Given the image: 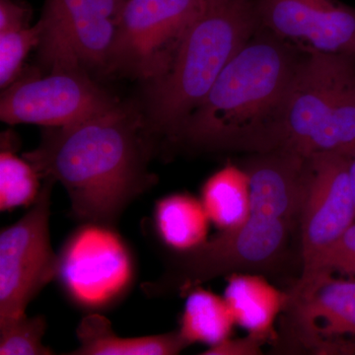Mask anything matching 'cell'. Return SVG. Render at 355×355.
<instances>
[{
	"label": "cell",
	"mask_w": 355,
	"mask_h": 355,
	"mask_svg": "<svg viewBox=\"0 0 355 355\" xmlns=\"http://www.w3.org/2000/svg\"><path fill=\"white\" fill-rule=\"evenodd\" d=\"M224 0H209V6H214V4L220 3Z\"/></svg>",
	"instance_id": "cell-25"
},
{
	"label": "cell",
	"mask_w": 355,
	"mask_h": 355,
	"mask_svg": "<svg viewBox=\"0 0 355 355\" xmlns=\"http://www.w3.org/2000/svg\"><path fill=\"white\" fill-rule=\"evenodd\" d=\"M154 221L161 240L181 253L207 241L209 217L202 202L190 195L175 193L159 200Z\"/></svg>",
	"instance_id": "cell-15"
},
{
	"label": "cell",
	"mask_w": 355,
	"mask_h": 355,
	"mask_svg": "<svg viewBox=\"0 0 355 355\" xmlns=\"http://www.w3.org/2000/svg\"><path fill=\"white\" fill-rule=\"evenodd\" d=\"M284 311L307 349L340 352L343 336H355V280L336 279L327 272L301 275Z\"/></svg>",
	"instance_id": "cell-11"
},
{
	"label": "cell",
	"mask_w": 355,
	"mask_h": 355,
	"mask_svg": "<svg viewBox=\"0 0 355 355\" xmlns=\"http://www.w3.org/2000/svg\"><path fill=\"white\" fill-rule=\"evenodd\" d=\"M224 299L235 323L268 342L277 338L275 320L286 307L287 294L261 275L234 272L229 277Z\"/></svg>",
	"instance_id": "cell-13"
},
{
	"label": "cell",
	"mask_w": 355,
	"mask_h": 355,
	"mask_svg": "<svg viewBox=\"0 0 355 355\" xmlns=\"http://www.w3.org/2000/svg\"><path fill=\"white\" fill-rule=\"evenodd\" d=\"M149 154L139 121L118 106L74 125L50 128L23 157L40 176L64 187L76 218L110 227L154 184L147 171Z\"/></svg>",
	"instance_id": "cell-1"
},
{
	"label": "cell",
	"mask_w": 355,
	"mask_h": 355,
	"mask_svg": "<svg viewBox=\"0 0 355 355\" xmlns=\"http://www.w3.org/2000/svg\"><path fill=\"white\" fill-rule=\"evenodd\" d=\"M119 105L78 70L15 81L0 100V118L10 125L48 128L74 125Z\"/></svg>",
	"instance_id": "cell-9"
},
{
	"label": "cell",
	"mask_w": 355,
	"mask_h": 355,
	"mask_svg": "<svg viewBox=\"0 0 355 355\" xmlns=\"http://www.w3.org/2000/svg\"><path fill=\"white\" fill-rule=\"evenodd\" d=\"M300 60L295 49L261 26L222 70L175 139L207 149L277 150Z\"/></svg>",
	"instance_id": "cell-3"
},
{
	"label": "cell",
	"mask_w": 355,
	"mask_h": 355,
	"mask_svg": "<svg viewBox=\"0 0 355 355\" xmlns=\"http://www.w3.org/2000/svg\"><path fill=\"white\" fill-rule=\"evenodd\" d=\"M209 6V0H127L107 64L154 80Z\"/></svg>",
	"instance_id": "cell-6"
},
{
	"label": "cell",
	"mask_w": 355,
	"mask_h": 355,
	"mask_svg": "<svg viewBox=\"0 0 355 355\" xmlns=\"http://www.w3.org/2000/svg\"><path fill=\"white\" fill-rule=\"evenodd\" d=\"M34 166L12 150L0 153V209L6 211L34 203L40 191L39 178Z\"/></svg>",
	"instance_id": "cell-18"
},
{
	"label": "cell",
	"mask_w": 355,
	"mask_h": 355,
	"mask_svg": "<svg viewBox=\"0 0 355 355\" xmlns=\"http://www.w3.org/2000/svg\"><path fill=\"white\" fill-rule=\"evenodd\" d=\"M42 24L14 31L0 33V86L7 88L15 83L23 62L33 48L41 43Z\"/></svg>",
	"instance_id": "cell-20"
},
{
	"label": "cell",
	"mask_w": 355,
	"mask_h": 355,
	"mask_svg": "<svg viewBox=\"0 0 355 355\" xmlns=\"http://www.w3.org/2000/svg\"><path fill=\"white\" fill-rule=\"evenodd\" d=\"M55 183L46 179L32 209L0 233V323L25 315L33 299L60 272L50 236Z\"/></svg>",
	"instance_id": "cell-7"
},
{
	"label": "cell",
	"mask_w": 355,
	"mask_h": 355,
	"mask_svg": "<svg viewBox=\"0 0 355 355\" xmlns=\"http://www.w3.org/2000/svg\"><path fill=\"white\" fill-rule=\"evenodd\" d=\"M349 156L316 153L307 156V177L301 209L303 272L312 266L355 222Z\"/></svg>",
	"instance_id": "cell-10"
},
{
	"label": "cell",
	"mask_w": 355,
	"mask_h": 355,
	"mask_svg": "<svg viewBox=\"0 0 355 355\" xmlns=\"http://www.w3.org/2000/svg\"><path fill=\"white\" fill-rule=\"evenodd\" d=\"M350 187H352V197L355 203V157L349 159Z\"/></svg>",
	"instance_id": "cell-24"
},
{
	"label": "cell",
	"mask_w": 355,
	"mask_h": 355,
	"mask_svg": "<svg viewBox=\"0 0 355 355\" xmlns=\"http://www.w3.org/2000/svg\"><path fill=\"white\" fill-rule=\"evenodd\" d=\"M235 324L224 297L197 286L189 291L179 330L189 345H218L230 338Z\"/></svg>",
	"instance_id": "cell-17"
},
{
	"label": "cell",
	"mask_w": 355,
	"mask_h": 355,
	"mask_svg": "<svg viewBox=\"0 0 355 355\" xmlns=\"http://www.w3.org/2000/svg\"><path fill=\"white\" fill-rule=\"evenodd\" d=\"M265 340L249 335L238 340H227L210 347L203 354L207 355H258L261 354V345Z\"/></svg>",
	"instance_id": "cell-23"
},
{
	"label": "cell",
	"mask_w": 355,
	"mask_h": 355,
	"mask_svg": "<svg viewBox=\"0 0 355 355\" xmlns=\"http://www.w3.org/2000/svg\"><path fill=\"white\" fill-rule=\"evenodd\" d=\"M279 149L355 157V55L308 53L292 80Z\"/></svg>",
	"instance_id": "cell-5"
},
{
	"label": "cell",
	"mask_w": 355,
	"mask_h": 355,
	"mask_svg": "<svg viewBox=\"0 0 355 355\" xmlns=\"http://www.w3.org/2000/svg\"><path fill=\"white\" fill-rule=\"evenodd\" d=\"M263 29L308 53L355 55V7L338 0H256Z\"/></svg>",
	"instance_id": "cell-12"
},
{
	"label": "cell",
	"mask_w": 355,
	"mask_h": 355,
	"mask_svg": "<svg viewBox=\"0 0 355 355\" xmlns=\"http://www.w3.org/2000/svg\"><path fill=\"white\" fill-rule=\"evenodd\" d=\"M244 169L250 181V212L244 223L182 253L160 279L146 284L149 295L184 293L219 275L265 268L282 256L300 221L307 158L277 149L259 153Z\"/></svg>",
	"instance_id": "cell-2"
},
{
	"label": "cell",
	"mask_w": 355,
	"mask_h": 355,
	"mask_svg": "<svg viewBox=\"0 0 355 355\" xmlns=\"http://www.w3.org/2000/svg\"><path fill=\"white\" fill-rule=\"evenodd\" d=\"M46 329L43 316L28 317L25 314L0 323V354H53L42 342Z\"/></svg>",
	"instance_id": "cell-19"
},
{
	"label": "cell",
	"mask_w": 355,
	"mask_h": 355,
	"mask_svg": "<svg viewBox=\"0 0 355 355\" xmlns=\"http://www.w3.org/2000/svg\"><path fill=\"white\" fill-rule=\"evenodd\" d=\"M260 27L256 0L209 6L184 34L168 69L151 84L148 108L153 132L175 139L222 70Z\"/></svg>",
	"instance_id": "cell-4"
},
{
	"label": "cell",
	"mask_w": 355,
	"mask_h": 355,
	"mask_svg": "<svg viewBox=\"0 0 355 355\" xmlns=\"http://www.w3.org/2000/svg\"><path fill=\"white\" fill-rule=\"evenodd\" d=\"M318 272L355 275V222L302 275Z\"/></svg>",
	"instance_id": "cell-21"
},
{
	"label": "cell",
	"mask_w": 355,
	"mask_h": 355,
	"mask_svg": "<svg viewBox=\"0 0 355 355\" xmlns=\"http://www.w3.org/2000/svg\"><path fill=\"white\" fill-rule=\"evenodd\" d=\"M29 7L18 0H0V33L29 26Z\"/></svg>",
	"instance_id": "cell-22"
},
{
	"label": "cell",
	"mask_w": 355,
	"mask_h": 355,
	"mask_svg": "<svg viewBox=\"0 0 355 355\" xmlns=\"http://www.w3.org/2000/svg\"><path fill=\"white\" fill-rule=\"evenodd\" d=\"M203 207L221 231L239 227L250 212V181L246 170L227 165L203 184Z\"/></svg>",
	"instance_id": "cell-16"
},
{
	"label": "cell",
	"mask_w": 355,
	"mask_h": 355,
	"mask_svg": "<svg viewBox=\"0 0 355 355\" xmlns=\"http://www.w3.org/2000/svg\"><path fill=\"white\" fill-rule=\"evenodd\" d=\"M79 347L76 355H174L188 347L179 331L142 338H121L107 318L92 314L77 327Z\"/></svg>",
	"instance_id": "cell-14"
},
{
	"label": "cell",
	"mask_w": 355,
	"mask_h": 355,
	"mask_svg": "<svg viewBox=\"0 0 355 355\" xmlns=\"http://www.w3.org/2000/svg\"><path fill=\"white\" fill-rule=\"evenodd\" d=\"M127 0H46L42 58L53 71L108 62L119 18Z\"/></svg>",
	"instance_id": "cell-8"
}]
</instances>
